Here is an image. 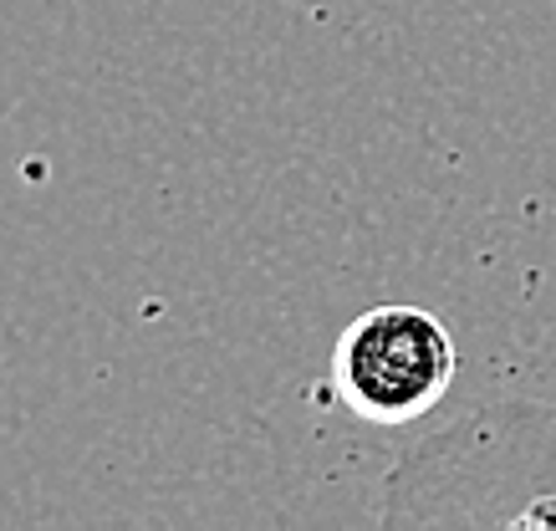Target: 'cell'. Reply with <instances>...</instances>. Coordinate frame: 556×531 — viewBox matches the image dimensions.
<instances>
[{
  "label": "cell",
  "instance_id": "6da1fadb",
  "mask_svg": "<svg viewBox=\"0 0 556 531\" xmlns=\"http://www.w3.org/2000/svg\"><path fill=\"white\" fill-rule=\"evenodd\" d=\"M338 378L342 394L353 399V409H363L368 419H408L450 389L455 343L429 312H368L342 338Z\"/></svg>",
  "mask_w": 556,
  "mask_h": 531
}]
</instances>
